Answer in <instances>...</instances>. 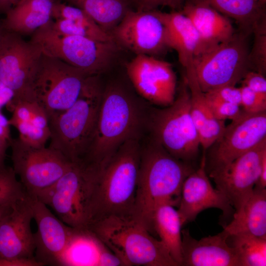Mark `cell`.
Wrapping results in <instances>:
<instances>
[{"mask_svg": "<svg viewBox=\"0 0 266 266\" xmlns=\"http://www.w3.org/2000/svg\"><path fill=\"white\" fill-rule=\"evenodd\" d=\"M195 169L192 163L174 157L151 137L141 148L133 216L154 233L155 210L165 203L178 206L183 183Z\"/></svg>", "mask_w": 266, "mask_h": 266, "instance_id": "6da1fadb", "label": "cell"}, {"mask_svg": "<svg viewBox=\"0 0 266 266\" xmlns=\"http://www.w3.org/2000/svg\"><path fill=\"white\" fill-rule=\"evenodd\" d=\"M149 111L125 87L111 83L103 89L94 135L84 162L103 167L127 141L138 139L148 127Z\"/></svg>", "mask_w": 266, "mask_h": 266, "instance_id": "7a4b0ae2", "label": "cell"}, {"mask_svg": "<svg viewBox=\"0 0 266 266\" xmlns=\"http://www.w3.org/2000/svg\"><path fill=\"white\" fill-rule=\"evenodd\" d=\"M139 141L124 143L100 169L89 201L86 228L110 216H133L141 148Z\"/></svg>", "mask_w": 266, "mask_h": 266, "instance_id": "3957f363", "label": "cell"}, {"mask_svg": "<svg viewBox=\"0 0 266 266\" xmlns=\"http://www.w3.org/2000/svg\"><path fill=\"white\" fill-rule=\"evenodd\" d=\"M99 76H88L75 102L49 120V147L71 163L84 161L94 135L103 90Z\"/></svg>", "mask_w": 266, "mask_h": 266, "instance_id": "277c9868", "label": "cell"}, {"mask_svg": "<svg viewBox=\"0 0 266 266\" xmlns=\"http://www.w3.org/2000/svg\"><path fill=\"white\" fill-rule=\"evenodd\" d=\"M85 229L114 253L123 266H178L164 243L133 216H110Z\"/></svg>", "mask_w": 266, "mask_h": 266, "instance_id": "5b68a950", "label": "cell"}, {"mask_svg": "<svg viewBox=\"0 0 266 266\" xmlns=\"http://www.w3.org/2000/svg\"><path fill=\"white\" fill-rule=\"evenodd\" d=\"M173 102L149 112L148 127L151 137L172 156L192 163L200 145L198 133L190 114V93L185 75Z\"/></svg>", "mask_w": 266, "mask_h": 266, "instance_id": "8992f818", "label": "cell"}, {"mask_svg": "<svg viewBox=\"0 0 266 266\" xmlns=\"http://www.w3.org/2000/svg\"><path fill=\"white\" fill-rule=\"evenodd\" d=\"M51 21L33 33L30 40L43 54L58 58L89 75H99L109 68L120 48L114 41L63 35L52 28Z\"/></svg>", "mask_w": 266, "mask_h": 266, "instance_id": "52a82bcc", "label": "cell"}, {"mask_svg": "<svg viewBox=\"0 0 266 266\" xmlns=\"http://www.w3.org/2000/svg\"><path fill=\"white\" fill-rule=\"evenodd\" d=\"M99 170L93 164L72 163L53 186L33 197L51 207L66 225L84 230L90 199Z\"/></svg>", "mask_w": 266, "mask_h": 266, "instance_id": "ba28073f", "label": "cell"}, {"mask_svg": "<svg viewBox=\"0 0 266 266\" xmlns=\"http://www.w3.org/2000/svg\"><path fill=\"white\" fill-rule=\"evenodd\" d=\"M249 35L239 30L227 40L194 57L193 66L202 92L235 86L250 70Z\"/></svg>", "mask_w": 266, "mask_h": 266, "instance_id": "9c48e42d", "label": "cell"}, {"mask_svg": "<svg viewBox=\"0 0 266 266\" xmlns=\"http://www.w3.org/2000/svg\"><path fill=\"white\" fill-rule=\"evenodd\" d=\"M88 76L58 58L42 54L33 91L34 100L44 109L49 120L75 102Z\"/></svg>", "mask_w": 266, "mask_h": 266, "instance_id": "30bf717a", "label": "cell"}, {"mask_svg": "<svg viewBox=\"0 0 266 266\" xmlns=\"http://www.w3.org/2000/svg\"><path fill=\"white\" fill-rule=\"evenodd\" d=\"M9 146L12 168L26 194L31 197H36L53 186L72 163L54 149L32 147L18 138H12Z\"/></svg>", "mask_w": 266, "mask_h": 266, "instance_id": "8fae6325", "label": "cell"}, {"mask_svg": "<svg viewBox=\"0 0 266 266\" xmlns=\"http://www.w3.org/2000/svg\"><path fill=\"white\" fill-rule=\"evenodd\" d=\"M42 53L21 35L6 31L0 37V81L14 94L10 102L34 100L33 86Z\"/></svg>", "mask_w": 266, "mask_h": 266, "instance_id": "7c38bea8", "label": "cell"}, {"mask_svg": "<svg viewBox=\"0 0 266 266\" xmlns=\"http://www.w3.org/2000/svg\"><path fill=\"white\" fill-rule=\"evenodd\" d=\"M265 138L266 111L250 113L243 110L207 149L206 171L209 173L225 166Z\"/></svg>", "mask_w": 266, "mask_h": 266, "instance_id": "4fadbf2b", "label": "cell"}, {"mask_svg": "<svg viewBox=\"0 0 266 266\" xmlns=\"http://www.w3.org/2000/svg\"><path fill=\"white\" fill-rule=\"evenodd\" d=\"M110 34L120 47L126 48L136 55L156 57L170 49L165 25L157 10H129Z\"/></svg>", "mask_w": 266, "mask_h": 266, "instance_id": "5bb4252c", "label": "cell"}, {"mask_svg": "<svg viewBox=\"0 0 266 266\" xmlns=\"http://www.w3.org/2000/svg\"><path fill=\"white\" fill-rule=\"evenodd\" d=\"M265 155L266 138L225 166L208 173L216 188L234 207V213L241 210L253 193Z\"/></svg>", "mask_w": 266, "mask_h": 266, "instance_id": "9a60e30c", "label": "cell"}, {"mask_svg": "<svg viewBox=\"0 0 266 266\" xmlns=\"http://www.w3.org/2000/svg\"><path fill=\"white\" fill-rule=\"evenodd\" d=\"M136 92L150 103L163 107L174 101L177 80L172 65L156 57L136 55L126 66Z\"/></svg>", "mask_w": 266, "mask_h": 266, "instance_id": "2e32d148", "label": "cell"}, {"mask_svg": "<svg viewBox=\"0 0 266 266\" xmlns=\"http://www.w3.org/2000/svg\"><path fill=\"white\" fill-rule=\"evenodd\" d=\"M26 198L37 225L34 233L35 259L41 266L64 265L66 251L76 229L66 225L36 198L27 194Z\"/></svg>", "mask_w": 266, "mask_h": 266, "instance_id": "e0dca14e", "label": "cell"}, {"mask_svg": "<svg viewBox=\"0 0 266 266\" xmlns=\"http://www.w3.org/2000/svg\"><path fill=\"white\" fill-rule=\"evenodd\" d=\"M33 219L26 195L12 204L0 219V257L36 261L34 233L31 229Z\"/></svg>", "mask_w": 266, "mask_h": 266, "instance_id": "ac0fdd59", "label": "cell"}, {"mask_svg": "<svg viewBox=\"0 0 266 266\" xmlns=\"http://www.w3.org/2000/svg\"><path fill=\"white\" fill-rule=\"evenodd\" d=\"M205 164V155L203 154L199 167L191 172L183 183L177 209L183 225L194 221L200 213L208 208L219 209L226 217L235 211L226 196L213 187L206 171Z\"/></svg>", "mask_w": 266, "mask_h": 266, "instance_id": "d6986e66", "label": "cell"}, {"mask_svg": "<svg viewBox=\"0 0 266 266\" xmlns=\"http://www.w3.org/2000/svg\"><path fill=\"white\" fill-rule=\"evenodd\" d=\"M182 233V263L184 266H240L234 249L228 242L229 233L224 229L214 235L197 240L188 229Z\"/></svg>", "mask_w": 266, "mask_h": 266, "instance_id": "ffe728a7", "label": "cell"}, {"mask_svg": "<svg viewBox=\"0 0 266 266\" xmlns=\"http://www.w3.org/2000/svg\"><path fill=\"white\" fill-rule=\"evenodd\" d=\"M180 11L190 19L199 35L200 54L227 40L235 32L227 17L206 4L188 2Z\"/></svg>", "mask_w": 266, "mask_h": 266, "instance_id": "44dd1931", "label": "cell"}, {"mask_svg": "<svg viewBox=\"0 0 266 266\" xmlns=\"http://www.w3.org/2000/svg\"><path fill=\"white\" fill-rule=\"evenodd\" d=\"M157 12L165 25L169 48L176 51L184 68L192 65L194 57L201 52L200 38L193 24L180 11Z\"/></svg>", "mask_w": 266, "mask_h": 266, "instance_id": "7402d4cb", "label": "cell"}, {"mask_svg": "<svg viewBox=\"0 0 266 266\" xmlns=\"http://www.w3.org/2000/svg\"><path fill=\"white\" fill-rule=\"evenodd\" d=\"M185 68V76L190 93V114L198 133L200 145L204 150L210 147L222 135L225 121L216 119L201 90L193 65Z\"/></svg>", "mask_w": 266, "mask_h": 266, "instance_id": "603a6c76", "label": "cell"}, {"mask_svg": "<svg viewBox=\"0 0 266 266\" xmlns=\"http://www.w3.org/2000/svg\"><path fill=\"white\" fill-rule=\"evenodd\" d=\"M53 0H27L6 12L3 27L20 35L33 33L52 18Z\"/></svg>", "mask_w": 266, "mask_h": 266, "instance_id": "cb8c5ba5", "label": "cell"}, {"mask_svg": "<svg viewBox=\"0 0 266 266\" xmlns=\"http://www.w3.org/2000/svg\"><path fill=\"white\" fill-rule=\"evenodd\" d=\"M224 229L229 235L248 234L266 239V189L254 187L241 210Z\"/></svg>", "mask_w": 266, "mask_h": 266, "instance_id": "d4e9b609", "label": "cell"}, {"mask_svg": "<svg viewBox=\"0 0 266 266\" xmlns=\"http://www.w3.org/2000/svg\"><path fill=\"white\" fill-rule=\"evenodd\" d=\"M183 224L174 206L168 203L159 206L153 217L154 233L168 249L171 257L177 264L182 263V227Z\"/></svg>", "mask_w": 266, "mask_h": 266, "instance_id": "484cf974", "label": "cell"}, {"mask_svg": "<svg viewBox=\"0 0 266 266\" xmlns=\"http://www.w3.org/2000/svg\"><path fill=\"white\" fill-rule=\"evenodd\" d=\"M206 4L221 14L234 20L240 31L252 33L255 26L266 17L262 4L255 0H191Z\"/></svg>", "mask_w": 266, "mask_h": 266, "instance_id": "4316f807", "label": "cell"}, {"mask_svg": "<svg viewBox=\"0 0 266 266\" xmlns=\"http://www.w3.org/2000/svg\"><path fill=\"white\" fill-rule=\"evenodd\" d=\"M85 11L105 32H111L131 9L130 0H65Z\"/></svg>", "mask_w": 266, "mask_h": 266, "instance_id": "83f0119b", "label": "cell"}, {"mask_svg": "<svg viewBox=\"0 0 266 266\" xmlns=\"http://www.w3.org/2000/svg\"><path fill=\"white\" fill-rule=\"evenodd\" d=\"M228 239L240 266H266V239L242 233L229 235Z\"/></svg>", "mask_w": 266, "mask_h": 266, "instance_id": "f1b7e54d", "label": "cell"}, {"mask_svg": "<svg viewBox=\"0 0 266 266\" xmlns=\"http://www.w3.org/2000/svg\"><path fill=\"white\" fill-rule=\"evenodd\" d=\"M52 18L66 19L74 22L85 29L94 39L114 41L111 34L104 31L85 11L76 6L55 1Z\"/></svg>", "mask_w": 266, "mask_h": 266, "instance_id": "f546056e", "label": "cell"}, {"mask_svg": "<svg viewBox=\"0 0 266 266\" xmlns=\"http://www.w3.org/2000/svg\"><path fill=\"white\" fill-rule=\"evenodd\" d=\"M252 48L249 50L248 62L250 70L265 75L266 72V18H263L254 27Z\"/></svg>", "mask_w": 266, "mask_h": 266, "instance_id": "4dcf8cb0", "label": "cell"}, {"mask_svg": "<svg viewBox=\"0 0 266 266\" xmlns=\"http://www.w3.org/2000/svg\"><path fill=\"white\" fill-rule=\"evenodd\" d=\"M16 176L12 167L5 166L0 170V206L11 205L25 197V190Z\"/></svg>", "mask_w": 266, "mask_h": 266, "instance_id": "1f68e13d", "label": "cell"}, {"mask_svg": "<svg viewBox=\"0 0 266 266\" xmlns=\"http://www.w3.org/2000/svg\"><path fill=\"white\" fill-rule=\"evenodd\" d=\"M205 99L212 114L218 120H233L238 117L242 112V109L236 104L206 97Z\"/></svg>", "mask_w": 266, "mask_h": 266, "instance_id": "d6a6232c", "label": "cell"}, {"mask_svg": "<svg viewBox=\"0 0 266 266\" xmlns=\"http://www.w3.org/2000/svg\"><path fill=\"white\" fill-rule=\"evenodd\" d=\"M241 107L245 112L250 113L266 111V98H264L252 91L247 87L241 85Z\"/></svg>", "mask_w": 266, "mask_h": 266, "instance_id": "836d02e7", "label": "cell"}, {"mask_svg": "<svg viewBox=\"0 0 266 266\" xmlns=\"http://www.w3.org/2000/svg\"><path fill=\"white\" fill-rule=\"evenodd\" d=\"M207 98L232 103L241 107V92L239 87L225 86L204 93Z\"/></svg>", "mask_w": 266, "mask_h": 266, "instance_id": "e575fe53", "label": "cell"}, {"mask_svg": "<svg viewBox=\"0 0 266 266\" xmlns=\"http://www.w3.org/2000/svg\"><path fill=\"white\" fill-rule=\"evenodd\" d=\"M136 10H155L159 7H168L177 11L183 7L185 0H130Z\"/></svg>", "mask_w": 266, "mask_h": 266, "instance_id": "d590c367", "label": "cell"}, {"mask_svg": "<svg viewBox=\"0 0 266 266\" xmlns=\"http://www.w3.org/2000/svg\"><path fill=\"white\" fill-rule=\"evenodd\" d=\"M241 82V85L266 98V79L263 74L256 71L249 70Z\"/></svg>", "mask_w": 266, "mask_h": 266, "instance_id": "8d00e7d4", "label": "cell"}, {"mask_svg": "<svg viewBox=\"0 0 266 266\" xmlns=\"http://www.w3.org/2000/svg\"><path fill=\"white\" fill-rule=\"evenodd\" d=\"M98 266H121L123 264L120 259L100 240Z\"/></svg>", "mask_w": 266, "mask_h": 266, "instance_id": "74e56055", "label": "cell"}, {"mask_svg": "<svg viewBox=\"0 0 266 266\" xmlns=\"http://www.w3.org/2000/svg\"><path fill=\"white\" fill-rule=\"evenodd\" d=\"M35 260H9L0 257V266H41Z\"/></svg>", "mask_w": 266, "mask_h": 266, "instance_id": "f35d334b", "label": "cell"}, {"mask_svg": "<svg viewBox=\"0 0 266 266\" xmlns=\"http://www.w3.org/2000/svg\"><path fill=\"white\" fill-rule=\"evenodd\" d=\"M13 97L14 94L12 90L0 81V109L6 106Z\"/></svg>", "mask_w": 266, "mask_h": 266, "instance_id": "ab89813d", "label": "cell"}, {"mask_svg": "<svg viewBox=\"0 0 266 266\" xmlns=\"http://www.w3.org/2000/svg\"><path fill=\"white\" fill-rule=\"evenodd\" d=\"M10 126L8 120L2 114L0 109V136L10 142L12 138Z\"/></svg>", "mask_w": 266, "mask_h": 266, "instance_id": "60d3db41", "label": "cell"}, {"mask_svg": "<svg viewBox=\"0 0 266 266\" xmlns=\"http://www.w3.org/2000/svg\"><path fill=\"white\" fill-rule=\"evenodd\" d=\"M254 187L266 189V155L263 159L259 177Z\"/></svg>", "mask_w": 266, "mask_h": 266, "instance_id": "b9f144b4", "label": "cell"}, {"mask_svg": "<svg viewBox=\"0 0 266 266\" xmlns=\"http://www.w3.org/2000/svg\"><path fill=\"white\" fill-rule=\"evenodd\" d=\"M18 0H0V12H7L15 6Z\"/></svg>", "mask_w": 266, "mask_h": 266, "instance_id": "7bdbcfd3", "label": "cell"}, {"mask_svg": "<svg viewBox=\"0 0 266 266\" xmlns=\"http://www.w3.org/2000/svg\"><path fill=\"white\" fill-rule=\"evenodd\" d=\"M11 205H3L0 206V219L6 212Z\"/></svg>", "mask_w": 266, "mask_h": 266, "instance_id": "ee69618b", "label": "cell"}, {"mask_svg": "<svg viewBox=\"0 0 266 266\" xmlns=\"http://www.w3.org/2000/svg\"><path fill=\"white\" fill-rule=\"evenodd\" d=\"M255 0L263 4H264V3H265L266 1V0Z\"/></svg>", "mask_w": 266, "mask_h": 266, "instance_id": "f6af8a7d", "label": "cell"}, {"mask_svg": "<svg viewBox=\"0 0 266 266\" xmlns=\"http://www.w3.org/2000/svg\"><path fill=\"white\" fill-rule=\"evenodd\" d=\"M26 0H18L17 3L16 4H17V3H21L22 2H24L26 1Z\"/></svg>", "mask_w": 266, "mask_h": 266, "instance_id": "bcb514c9", "label": "cell"}, {"mask_svg": "<svg viewBox=\"0 0 266 266\" xmlns=\"http://www.w3.org/2000/svg\"><path fill=\"white\" fill-rule=\"evenodd\" d=\"M3 33V31H1V30L0 29V37Z\"/></svg>", "mask_w": 266, "mask_h": 266, "instance_id": "7dc6e473", "label": "cell"}]
</instances>
